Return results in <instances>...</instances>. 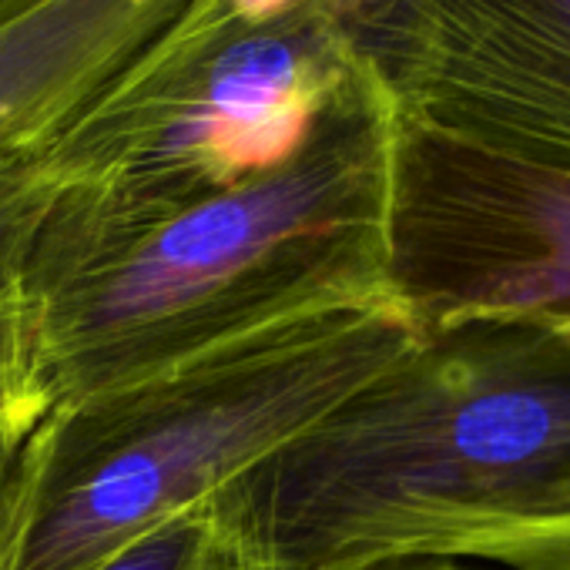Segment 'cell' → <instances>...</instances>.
<instances>
[{
  "label": "cell",
  "instance_id": "ba28073f",
  "mask_svg": "<svg viewBox=\"0 0 570 570\" xmlns=\"http://www.w3.org/2000/svg\"><path fill=\"white\" fill-rule=\"evenodd\" d=\"M91 570H278L218 497L155 527Z\"/></svg>",
  "mask_w": 570,
  "mask_h": 570
},
{
  "label": "cell",
  "instance_id": "8fae6325",
  "mask_svg": "<svg viewBox=\"0 0 570 570\" xmlns=\"http://www.w3.org/2000/svg\"><path fill=\"white\" fill-rule=\"evenodd\" d=\"M453 560H487L510 570H570V510L530 523L483 530L463 540Z\"/></svg>",
  "mask_w": 570,
  "mask_h": 570
},
{
  "label": "cell",
  "instance_id": "6da1fadb",
  "mask_svg": "<svg viewBox=\"0 0 570 570\" xmlns=\"http://www.w3.org/2000/svg\"><path fill=\"white\" fill-rule=\"evenodd\" d=\"M396 105L380 75L289 161L121 208L61 185L21 255L51 410L390 293Z\"/></svg>",
  "mask_w": 570,
  "mask_h": 570
},
{
  "label": "cell",
  "instance_id": "3957f363",
  "mask_svg": "<svg viewBox=\"0 0 570 570\" xmlns=\"http://www.w3.org/2000/svg\"><path fill=\"white\" fill-rule=\"evenodd\" d=\"M420 330L396 303L299 316L51 410L11 570H91L330 416Z\"/></svg>",
  "mask_w": 570,
  "mask_h": 570
},
{
  "label": "cell",
  "instance_id": "5bb4252c",
  "mask_svg": "<svg viewBox=\"0 0 570 570\" xmlns=\"http://www.w3.org/2000/svg\"><path fill=\"white\" fill-rule=\"evenodd\" d=\"M376 570H476V567H460L456 560H420V563H396V567H376Z\"/></svg>",
  "mask_w": 570,
  "mask_h": 570
},
{
  "label": "cell",
  "instance_id": "277c9868",
  "mask_svg": "<svg viewBox=\"0 0 570 570\" xmlns=\"http://www.w3.org/2000/svg\"><path fill=\"white\" fill-rule=\"evenodd\" d=\"M373 65L323 24L158 35L45 148L61 185L148 208L225 191L289 165Z\"/></svg>",
  "mask_w": 570,
  "mask_h": 570
},
{
  "label": "cell",
  "instance_id": "4fadbf2b",
  "mask_svg": "<svg viewBox=\"0 0 570 570\" xmlns=\"http://www.w3.org/2000/svg\"><path fill=\"white\" fill-rule=\"evenodd\" d=\"M28 440H0V570H11L21 530L28 490Z\"/></svg>",
  "mask_w": 570,
  "mask_h": 570
},
{
  "label": "cell",
  "instance_id": "52a82bcc",
  "mask_svg": "<svg viewBox=\"0 0 570 570\" xmlns=\"http://www.w3.org/2000/svg\"><path fill=\"white\" fill-rule=\"evenodd\" d=\"M185 0H0V161L41 155Z\"/></svg>",
  "mask_w": 570,
  "mask_h": 570
},
{
  "label": "cell",
  "instance_id": "7c38bea8",
  "mask_svg": "<svg viewBox=\"0 0 570 570\" xmlns=\"http://www.w3.org/2000/svg\"><path fill=\"white\" fill-rule=\"evenodd\" d=\"M61 175L41 155L0 161V262L18 258L28 248L41 215L55 202Z\"/></svg>",
  "mask_w": 570,
  "mask_h": 570
},
{
  "label": "cell",
  "instance_id": "9c48e42d",
  "mask_svg": "<svg viewBox=\"0 0 570 570\" xmlns=\"http://www.w3.org/2000/svg\"><path fill=\"white\" fill-rule=\"evenodd\" d=\"M21 255L0 262V440H28L51 416Z\"/></svg>",
  "mask_w": 570,
  "mask_h": 570
},
{
  "label": "cell",
  "instance_id": "8992f818",
  "mask_svg": "<svg viewBox=\"0 0 570 570\" xmlns=\"http://www.w3.org/2000/svg\"><path fill=\"white\" fill-rule=\"evenodd\" d=\"M356 51L403 118L570 168V0H396Z\"/></svg>",
  "mask_w": 570,
  "mask_h": 570
},
{
  "label": "cell",
  "instance_id": "30bf717a",
  "mask_svg": "<svg viewBox=\"0 0 570 570\" xmlns=\"http://www.w3.org/2000/svg\"><path fill=\"white\" fill-rule=\"evenodd\" d=\"M396 4V0H185L165 28L171 38H205L235 28L323 24L343 31L353 48Z\"/></svg>",
  "mask_w": 570,
  "mask_h": 570
},
{
  "label": "cell",
  "instance_id": "7a4b0ae2",
  "mask_svg": "<svg viewBox=\"0 0 570 570\" xmlns=\"http://www.w3.org/2000/svg\"><path fill=\"white\" fill-rule=\"evenodd\" d=\"M278 570L453 560L570 510V340L520 320L420 336L218 493Z\"/></svg>",
  "mask_w": 570,
  "mask_h": 570
},
{
  "label": "cell",
  "instance_id": "5b68a950",
  "mask_svg": "<svg viewBox=\"0 0 570 570\" xmlns=\"http://www.w3.org/2000/svg\"><path fill=\"white\" fill-rule=\"evenodd\" d=\"M390 293L416 330L520 320L570 340V168L396 111Z\"/></svg>",
  "mask_w": 570,
  "mask_h": 570
}]
</instances>
